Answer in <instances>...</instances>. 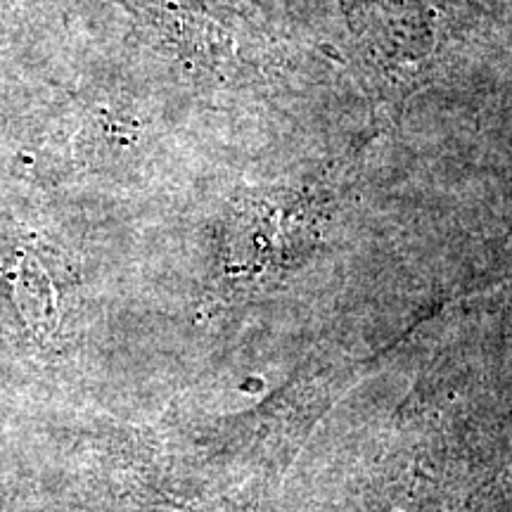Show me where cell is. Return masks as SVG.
<instances>
[{
  "label": "cell",
  "mask_w": 512,
  "mask_h": 512,
  "mask_svg": "<svg viewBox=\"0 0 512 512\" xmlns=\"http://www.w3.org/2000/svg\"><path fill=\"white\" fill-rule=\"evenodd\" d=\"M150 27L178 57L202 69H216L226 60L228 34L209 15L181 0H121Z\"/></svg>",
  "instance_id": "cell-1"
}]
</instances>
